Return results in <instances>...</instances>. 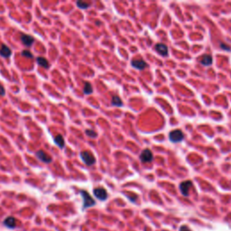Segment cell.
<instances>
[{
	"mask_svg": "<svg viewBox=\"0 0 231 231\" xmlns=\"http://www.w3.org/2000/svg\"><path fill=\"white\" fill-rule=\"evenodd\" d=\"M81 160L83 161V163L87 164L88 166H91L96 163V158L93 155V154L89 151H83L79 154Z\"/></svg>",
	"mask_w": 231,
	"mask_h": 231,
	"instance_id": "6da1fadb",
	"label": "cell"
},
{
	"mask_svg": "<svg viewBox=\"0 0 231 231\" xmlns=\"http://www.w3.org/2000/svg\"><path fill=\"white\" fill-rule=\"evenodd\" d=\"M80 195L83 199V209H87V208H89V207H92L96 204V201L94 200V199L89 195V193L86 190H80Z\"/></svg>",
	"mask_w": 231,
	"mask_h": 231,
	"instance_id": "7a4b0ae2",
	"label": "cell"
},
{
	"mask_svg": "<svg viewBox=\"0 0 231 231\" xmlns=\"http://www.w3.org/2000/svg\"><path fill=\"white\" fill-rule=\"evenodd\" d=\"M183 139H184V135L179 129L172 130L169 133V140L172 143H180Z\"/></svg>",
	"mask_w": 231,
	"mask_h": 231,
	"instance_id": "3957f363",
	"label": "cell"
},
{
	"mask_svg": "<svg viewBox=\"0 0 231 231\" xmlns=\"http://www.w3.org/2000/svg\"><path fill=\"white\" fill-rule=\"evenodd\" d=\"M139 159L142 163H150L153 161L154 159V155H153V153L151 152L150 149H145L141 154L139 156Z\"/></svg>",
	"mask_w": 231,
	"mask_h": 231,
	"instance_id": "277c9868",
	"label": "cell"
},
{
	"mask_svg": "<svg viewBox=\"0 0 231 231\" xmlns=\"http://www.w3.org/2000/svg\"><path fill=\"white\" fill-rule=\"evenodd\" d=\"M95 197L98 198L99 200H106L108 195V191L104 188H96L93 190Z\"/></svg>",
	"mask_w": 231,
	"mask_h": 231,
	"instance_id": "5b68a950",
	"label": "cell"
},
{
	"mask_svg": "<svg viewBox=\"0 0 231 231\" xmlns=\"http://www.w3.org/2000/svg\"><path fill=\"white\" fill-rule=\"evenodd\" d=\"M131 65L137 70H143L147 67V63L143 59H134L131 60Z\"/></svg>",
	"mask_w": 231,
	"mask_h": 231,
	"instance_id": "8992f818",
	"label": "cell"
},
{
	"mask_svg": "<svg viewBox=\"0 0 231 231\" xmlns=\"http://www.w3.org/2000/svg\"><path fill=\"white\" fill-rule=\"evenodd\" d=\"M35 156L41 161V162H43L44 163H50L52 161V159H51V157L50 155H48V154H46L44 151L43 150H40V151H38V152H36V154H35Z\"/></svg>",
	"mask_w": 231,
	"mask_h": 231,
	"instance_id": "52a82bcc",
	"label": "cell"
},
{
	"mask_svg": "<svg viewBox=\"0 0 231 231\" xmlns=\"http://www.w3.org/2000/svg\"><path fill=\"white\" fill-rule=\"evenodd\" d=\"M154 49H155V51H157L161 56H163V57L168 56V53H169V51H168V47H167V45H165L164 43H157V44H155Z\"/></svg>",
	"mask_w": 231,
	"mask_h": 231,
	"instance_id": "ba28073f",
	"label": "cell"
},
{
	"mask_svg": "<svg viewBox=\"0 0 231 231\" xmlns=\"http://www.w3.org/2000/svg\"><path fill=\"white\" fill-rule=\"evenodd\" d=\"M192 186V182L190 180H185L180 184V190L181 194L185 197L189 196V190Z\"/></svg>",
	"mask_w": 231,
	"mask_h": 231,
	"instance_id": "9c48e42d",
	"label": "cell"
},
{
	"mask_svg": "<svg viewBox=\"0 0 231 231\" xmlns=\"http://www.w3.org/2000/svg\"><path fill=\"white\" fill-rule=\"evenodd\" d=\"M21 41L23 42V43L27 46V47H30L33 45V43H34V38L33 36L29 35V34H21Z\"/></svg>",
	"mask_w": 231,
	"mask_h": 231,
	"instance_id": "30bf717a",
	"label": "cell"
},
{
	"mask_svg": "<svg viewBox=\"0 0 231 231\" xmlns=\"http://www.w3.org/2000/svg\"><path fill=\"white\" fill-rule=\"evenodd\" d=\"M200 61L204 66H210L213 62V59H212V56L210 54H204L200 57Z\"/></svg>",
	"mask_w": 231,
	"mask_h": 231,
	"instance_id": "8fae6325",
	"label": "cell"
},
{
	"mask_svg": "<svg viewBox=\"0 0 231 231\" xmlns=\"http://www.w3.org/2000/svg\"><path fill=\"white\" fill-rule=\"evenodd\" d=\"M0 55L4 58H9L12 55V51L7 45L2 44L0 48Z\"/></svg>",
	"mask_w": 231,
	"mask_h": 231,
	"instance_id": "7c38bea8",
	"label": "cell"
},
{
	"mask_svg": "<svg viewBox=\"0 0 231 231\" xmlns=\"http://www.w3.org/2000/svg\"><path fill=\"white\" fill-rule=\"evenodd\" d=\"M4 224L9 229H14L17 226V219L14 217H8L4 220Z\"/></svg>",
	"mask_w": 231,
	"mask_h": 231,
	"instance_id": "4fadbf2b",
	"label": "cell"
},
{
	"mask_svg": "<svg viewBox=\"0 0 231 231\" xmlns=\"http://www.w3.org/2000/svg\"><path fill=\"white\" fill-rule=\"evenodd\" d=\"M36 62L39 66L43 67V69H49L50 68V63L49 61L46 60L43 57H37L36 58Z\"/></svg>",
	"mask_w": 231,
	"mask_h": 231,
	"instance_id": "5bb4252c",
	"label": "cell"
},
{
	"mask_svg": "<svg viewBox=\"0 0 231 231\" xmlns=\"http://www.w3.org/2000/svg\"><path fill=\"white\" fill-rule=\"evenodd\" d=\"M54 143H55V145H57V146L60 147V149H62V148H64V146H65V141H64V138L63 137L61 136V135H57V136H55L54 137Z\"/></svg>",
	"mask_w": 231,
	"mask_h": 231,
	"instance_id": "9a60e30c",
	"label": "cell"
},
{
	"mask_svg": "<svg viewBox=\"0 0 231 231\" xmlns=\"http://www.w3.org/2000/svg\"><path fill=\"white\" fill-rule=\"evenodd\" d=\"M111 105L114 106V107H122L123 106V101H122L120 97L117 96V95H114L112 97Z\"/></svg>",
	"mask_w": 231,
	"mask_h": 231,
	"instance_id": "2e32d148",
	"label": "cell"
},
{
	"mask_svg": "<svg viewBox=\"0 0 231 231\" xmlns=\"http://www.w3.org/2000/svg\"><path fill=\"white\" fill-rule=\"evenodd\" d=\"M83 92H84V94H86V95H89L93 92V88H92V85H91L89 82H88V81H87V82L84 83Z\"/></svg>",
	"mask_w": 231,
	"mask_h": 231,
	"instance_id": "e0dca14e",
	"label": "cell"
},
{
	"mask_svg": "<svg viewBox=\"0 0 231 231\" xmlns=\"http://www.w3.org/2000/svg\"><path fill=\"white\" fill-rule=\"evenodd\" d=\"M77 7L80 9H87L90 7V3H88V2H84V1H77L76 3Z\"/></svg>",
	"mask_w": 231,
	"mask_h": 231,
	"instance_id": "ac0fdd59",
	"label": "cell"
},
{
	"mask_svg": "<svg viewBox=\"0 0 231 231\" xmlns=\"http://www.w3.org/2000/svg\"><path fill=\"white\" fill-rule=\"evenodd\" d=\"M21 55H22V56H24V57H26V58H30V59L34 58L33 53H32L30 51H28V50H24V51H22V52H21Z\"/></svg>",
	"mask_w": 231,
	"mask_h": 231,
	"instance_id": "d6986e66",
	"label": "cell"
},
{
	"mask_svg": "<svg viewBox=\"0 0 231 231\" xmlns=\"http://www.w3.org/2000/svg\"><path fill=\"white\" fill-rule=\"evenodd\" d=\"M86 135L89 137H91V138H95L97 137V133L95 132L94 130H91V129H87L85 131Z\"/></svg>",
	"mask_w": 231,
	"mask_h": 231,
	"instance_id": "ffe728a7",
	"label": "cell"
},
{
	"mask_svg": "<svg viewBox=\"0 0 231 231\" xmlns=\"http://www.w3.org/2000/svg\"><path fill=\"white\" fill-rule=\"evenodd\" d=\"M220 48L222 49V50H225V51H231V47L230 46H229L228 44H226V43H220Z\"/></svg>",
	"mask_w": 231,
	"mask_h": 231,
	"instance_id": "44dd1931",
	"label": "cell"
},
{
	"mask_svg": "<svg viewBox=\"0 0 231 231\" xmlns=\"http://www.w3.org/2000/svg\"><path fill=\"white\" fill-rule=\"evenodd\" d=\"M6 94V89H4V87L0 85V96H5Z\"/></svg>",
	"mask_w": 231,
	"mask_h": 231,
	"instance_id": "7402d4cb",
	"label": "cell"
},
{
	"mask_svg": "<svg viewBox=\"0 0 231 231\" xmlns=\"http://www.w3.org/2000/svg\"><path fill=\"white\" fill-rule=\"evenodd\" d=\"M180 231H190L188 227H186V226H181L180 229Z\"/></svg>",
	"mask_w": 231,
	"mask_h": 231,
	"instance_id": "603a6c76",
	"label": "cell"
}]
</instances>
